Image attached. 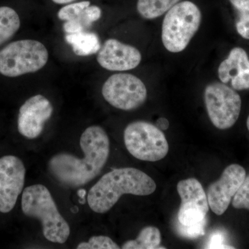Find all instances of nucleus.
Listing matches in <instances>:
<instances>
[{
  "instance_id": "1",
  "label": "nucleus",
  "mask_w": 249,
  "mask_h": 249,
  "mask_svg": "<svg viewBox=\"0 0 249 249\" xmlns=\"http://www.w3.org/2000/svg\"><path fill=\"white\" fill-rule=\"evenodd\" d=\"M80 145L84 152L83 158L60 153L52 157L49 163L54 178L62 184L73 188L84 186L97 177L110 152L109 137L104 129L98 125L85 129Z\"/></svg>"
},
{
  "instance_id": "2",
  "label": "nucleus",
  "mask_w": 249,
  "mask_h": 249,
  "mask_svg": "<svg viewBox=\"0 0 249 249\" xmlns=\"http://www.w3.org/2000/svg\"><path fill=\"white\" fill-rule=\"evenodd\" d=\"M157 188L155 181L146 173L134 168L113 170L91 187L88 196L90 209L97 213H106L121 196L131 194L150 196Z\"/></svg>"
},
{
  "instance_id": "3",
  "label": "nucleus",
  "mask_w": 249,
  "mask_h": 249,
  "mask_svg": "<svg viewBox=\"0 0 249 249\" xmlns=\"http://www.w3.org/2000/svg\"><path fill=\"white\" fill-rule=\"evenodd\" d=\"M22 209L27 217L40 221L42 232L47 240L63 244L68 240L70 226L59 212L47 187L41 184L27 187L22 193Z\"/></svg>"
},
{
  "instance_id": "4",
  "label": "nucleus",
  "mask_w": 249,
  "mask_h": 249,
  "mask_svg": "<svg viewBox=\"0 0 249 249\" xmlns=\"http://www.w3.org/2000/svg\"><path fill=\"white\" fill-rule=\"evenodd\" d=\"M201 14L196 4L183 1L167 12L162 24L161 40L168 52H183L200 27Z\"/></svg>"
},
{
  "instance_id": "5",
  "label": "nucleus",
  "mask_w": 249,
  "mask_h": 249,
  "mask_svg": "<svg viewBox=\"0 0 249 249\" xmlns=\"http://www.w3.org/2000/svg\"><path fill=\"white\" fill-rule=\"evenodd\" d=\"M49 52L35 40L15 41L0 50V73L15 78L35 73L48 62Z\"/></svg>"
},
{
  "instance_id": "6",
  "label": "nucleus",
  "mask_w": 249,
  "mask_h": 249,
  "mask_svg": "<svg viewBox=\"0 0 249 249\" xmlns=\"http://www.w3.org/2000/svg\"><path fill=\"white\" fill-rule=\"evenodd\" d=\"M124 142L131 155L145 161L163 160L169 150L162 130L146 121H137L129 124L124 131Z\"/></svg>"
},
{
  "instance_id": "7",
  "label": "nucleus",
  "mask_w": 249,
  "mask_h": 249,
  "mask_svg": "<svg viewBox=\"0 0 249 249\" xmlns=\"http://www.w3.org/2000/svg\"><path fill=\"white\" fill-rule=\"evenodd\" d=\"M204 102L210 120L219 129L231 128L240 116L242 100L235 89L225 83L208 85L204 90Z\"/></svg>"
},
{
  "instance_id": "8",
  "label": "nucleus",
  "mask_w": 249,
  "mask_h": 249,
  "mask_svg": "<svg viewBox=\"0 0 249 249\" xmlns=\"http://www.w3.org/2000/svg\"><path fill=\"white\" fill-rule=\"evenodd\" d=\"M102 94L113 107L130 111L145 103L147 92L146 87L138 77L130 73H116L105 82Z\"/></svg>"
},
{
  "instance_id": "9",
  "label": "nucleus",
  "mask_w": 249,
  "mask_h": 249,
  "mask_svg": "<svg viewBox=\"0 0 249 249\" xmlns=\"http://www.w3.org/2000/svg\"><path fill=\"white\" fill-rule=\"evenodd\" d=\"M181 203L178 220L183 226L206 224L209 211L207 196L201 183L195 178L178 181L177 186Z\"/></svg>"
},
{
  "instance_id": "10",
  "label": "nucleus",
  "mask_w": 249,
  "mask_h": 249,
  "mask_svg": "<svg viewBox=\"0 0 249 249\" xmlns=\"http://www.w3.org/2000/svg\"><path fill=\"white\" fill-rule=\"evenodd\" d=\"M26 168L22 160L12 155L0 158V212L12 211L22 193Z\"/></svg>"
},
{
  "instance_id": "11",
  "label": "nucleus",
  "mask_w": 249,
  "mask_h": 249,
  "mask_svg": "<svg viewBox=\"0 0 249 249\" xmlns=\"http://www.w3.org/2000/svg\"><path fill=\"white\" fill-rule=\"evenodd\" d=\"M246 177L243 167L231 164L225 168L217 181L210 185L206 196L209 207L214 213L222 215L226 212Z\"/></svg>"
},
{
  "instance_id": "12",
  "label": "nucleus",
  "mask_w": 249,
  "mask_h": 249,
  "mask_svg": "<svg viewBox=\"0 0 249 249\" xmlns=\"http://www.w3.org/2000/svg\"><path fill=\"white\" fill-rule=\"evenodd\" d=\"M53 111V106L45 96L37 94L29 98L19 109L18 119L19 133L29 139L37 138Z\"/></svg>"
},
{
  "instance_id": "13",
  "label": "nucleus",
  "mask_w": 249,
  "mask_h": 249,
  "mask_svg": "<svg viewBox=\"0 0 249 249\" xmlns=\"http://www.w3.org/2000/svg\"><path fill=\"white\" fill-rule=\"evenodd\" d=\"M142 59V53L138 49L112 38L105 42L97 55L98 64L112 71L133 70L139 66Z\"/></svg>"
},
{
  "instance_id": "14",
  "label": "nucleus",
  "mask_w": 249,
  "mask_h": 249,
  "mask_svg": "<svg viewBox=\"0 0 249 249\" xmlns=\"http://www.w3.org/2000/svg\"><path fill=\"white\" fill-rule=\"evenodd\" d=\"M102 16V11L89 1L71 3L63 6L58 13L60 20L65 21L63 29L67 34L88 30Z\"/></svg>"
},
{
  "instance_id": "15",
  "label": "nucleus",
  "mask_w": 249,
  "mask_h": 249,
  "mask_svg": "<svg viewBox=\"0 0 249 249\" xmlns=\"http://www.w3.org/2000/svg\"><path fill=\"white\" fill-rule=\"evenodd\" d=\"M218 76L223 83L231 82L232 89H249V59L245 49L235 47L221 62Z\"/></svg>"
},
{
  "instance_id": "16",
  "label": "nucleus",
  "mask_w": 249,
  "mask_h": 249,
  "mask_svg": "<svg viewBox=\"0 0 249 249\" xmlns=\"http://www.w3.org/2000/svg\"><path fill=\"white\" fill-rule=\"evenodd\" d=\"M65 40L71 45L73 53L78 56H89L98 53L101 48V41L97 34L89 31L67 34Z\"/></svg>"
},
{
  "instance_id": "17",
  "label": "nucleus",
  "mask_w": 249,
  "mask_h": 249,
  "mask_svg": "<svg viewBox=\"0 0 249 249\" xmlns=\"http://www.w3.org/2000/svg\"><path fill=\"white\" fill-rule=\"evenodd\" d=\"M161 241L160 232L155 227H147L139 232L138 237L134 240L127 241L122 246L123 249H163L160 247Z\"/></svg>"
},
{
  "instance_id": "18",
  "label": "nucleus",
  "mask_w": 249,
  "mask_h": 249,
  "mask_svg": "<svg viewBox=\"0 0 249 249\" xmlns=\"http://www.w3.org/2000/svg\"><path fill=\"white\" fill-rule=\"evenodd\" d=\"M20 19L14 9L8 6L0 7V45L11 39L19 30Z\"/></svg>"
},
{
  "instance_id": "19",
  "label": "nucleus",
  "mask_w": 249,
  "mask_h": 249,
  "mask_svg": "<svg viewBox=\"0 0 249 249\" xmlns=\"http://www.w3.org/2000/svg\"><path fill=\"white\" fill-rule=\"evenodd\" d=\"M180 0H138L137 11L142 17L155 19L168 12Z\"/></svg>"
},
{
  "instance_id": "20",
  "label": "nucleus",
  "mask_w": 249,
  "mask_h": 249,
  "mask_svg": "<svg viewBox=\"0 0 249 249\" xmlns=\"http://www.w3.org/2000/svg\"><path fill=\"white\" fill-rule=\"evenodd\" d=\"M238 13L236 29L239 35L249 40V0H230Z\"/></svg>"
},
{
  "instance_id": "21",
  "label": "nucleus",
  "mask_w": 249,
  "mask_h": 249,
  "mask_svg": "<svg viewBox=\"0 0 249 249\" xmlns=\"http://www.w3.org/2000/svg\"><path fill=\"white\" fill-rule=\"evenodd\" d=\"M78 249H119V246L107 236H93L88 242H81Z\"/></svg>"
},
{
  "instance_id": "22",
  "label": "nucleus",
  "mask_w": 249,
  "mask_h": 249,
  "mask_svg": "<svg viewBox=\"0 0 249 249\" xmlns=\"http://www.w3.org/2000/svg\"><path fill=\"white\" fill-rule=\"evenodd\" d=\"M232 205L236 209L249 211V175L246 177L245 181L232 198Z\"/></svg>"
},
{
  "instance_id": "23",
  "label": "nucleus",
  "mask_w": 249,
  "mask_h": 249,
  "mask_svg": "<svg viewBox=\"0 0 249 249\" xmlns=\"http://www.w3.org/2000/svg\"><path fill=\"white\" fill-rule=\"evenodd\" d=\"M206 224H199L196 225L183 226L179 228V232L184 237L196 238L205 234L204 228Z\"/></svg>"
},
{
  "instance_id": "24",
  "label": "nucleus",
  "mask_w": 249,
  "mask_h": 249,
  "mask_svg": "<svg viewBox=\"0 0 249 249\" xmlns=\"http://www.w3.org/2000/svg\"><path fill=\"white\" fill-rule=\"evenodd\" d=\"M224 238L222 234L215 232L211 237L207 249H234L231 246L225 245L224 244Z\"/></svg>"
},
{
  "instance_id": "25",
  "label": "nucleus",
  "mask_w": 249,
  "mask_h": 249,
  "mask_svg": "<svg viewBox=\"0 0 249 249\" xmlns=\"http://www.w3.org/2000/svg\"><path fill=\"white\" fill-rule=\"evenodd\" d=\"M169 121L165 118H160L156 122V126L160 130H166L169 127Z\"/></svg>"
},
{
  "instance_id": "26",
  "label": "nucleus",
  "mask_w": 249,
  "mask_h": 249,
  "mask_svg": "<svg viewBox=\"0 0 249 249\" xmlns=\"http://www.w3.org/2000/svg\"><path fill=\"white\" fill-rule=\"evenodd\" d=\"M54 3L58 4H66L71 3L72 1H76V0H52Z\"/></svg>"
},
{
  "instance_id": "27",
  "label": "nucleus",
  "mask_w": 249,
  "mask_h": 249,
  "mask_svg": "<svg viewBox=\"0 0 249 249\" xmlns=\"http://www.w3.org/2000/svg\"><path fill=\"white\" fill-rule=\"evenodd\" d=\"M247 128H248L249 131V115L248 116V119H247Z\"/></svg>"
}]
</instances>
